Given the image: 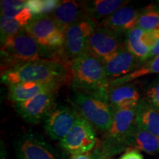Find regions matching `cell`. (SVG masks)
I'll return each instance as SVG.
<instances>
[{"instance_id":"1","label":"cell","mask_w":159,"mask_h":159,"mask_svg":"<svg viewBox=\"0 0 159 159\" xmlns=\"http://www.w3.org/2000/svg\"><path fill=\"white\" fill-rule=\"evenodd\" d=\"M69 73L75 91L108 101L111 80L101 60L86 52L70 63Z\"/></svg>"},{"instance_id":"2","label":"cell","mask_w":159,"mask_h":159,"mask_svg":"<svg viewBox=\"0 0 159 159\" xmlns=\"http://www.w3.org/2000/svg\"><path fill=\"white\" fill-rule=\"evenodd\" d=\"M64 63L41 59L22 63L2 72V83L7 85L24 83L64 82L69 77Z\"/></svg>"},{"instance_id":"3","label":"cell","mask_w":159,"mask_h":159,"mask_svg":"<svg viewBox=\"0 0 159 159\" xmlns=\"http://www.w3.org/2000/svg\"><path fill=\"white\" fill-rule=\"evenodd\" d=\"M48 51L43 48L25 28L2 43L1 55L4 71L22 63L41 59H47Z\"/></svg>"},{"instance_id":"4","label":"cell","mask_w":159,"mask_h":159,"mask_svg":"<svg viewBox=\"0 0 159 159\" xmlns=\"http://www.w3.org/2000/svg\"><path fill=\"white\" fill-rule=\"evenodd\" d=\"M136 108L115 110L110 128L103 135L99 144L108 156L113 157L128 150L130 135L136 125Z\"/></svg>"},{"instance_id":"5","label":"cell","mask_w":159,"mask_h":159,"mask_svg":"<svg viewBox=\"0 0 159 159\" xmlns=\"http://www.w3.org/2000/svg\"><path fill=\"white\" fill-rule=\"evenodd\" d=\"M76 108L93 128L102 131L108 130L114 117V110L107 100L93 95L75 91L73 97Z\"/></svg>"},{"instance_id":"6","label":"cell","mask_w":159,"mask_h":159,"mask_svg":"<svg viewBox=\"0 0 159 159\" xmlns=\"http://www.w3.org/2000/svg\"><path fill=\"white\" fill-rule=\"evenodd\" d=\"M25 30L47 51L63 49L66 29L50 15L34 17Z\"/></svg>"},{"instance_id":"7","label":"cell","mask_w":159,"mask_h":159,"mask_svg":"<svg viewBox=\"0 0 159 159\" xmlns=\"http://www.w3.org/2000/svg\"><path fill=\"white\" fill-rule=\"evenodd\" d=\"M13 146L17 159H65L58 150L33 131L19 134Z\"/></svg>"},{"instance_id":"8","label":"cell","mask_w":159,"mask_h":159,"mask_svg":"<svg viewBox=\"0 0 159 159\" xmlns=\"http://www.w3.org/2000/svg\"><path fill=\"white\" fill-rule=\"evenodd\" d=\"M97 139L93 126L80 115L74 126L62 140L60 147L71 156L91 152L96 148Z\"/></svg>"},{"instance_id":"9","label":"cell","mask_w":159,"mask_h":159,"mask_svg":"<svg viewBox=\"0 0 159 159\" xmlns=\"http://www.w3.org/2000/svg\"><path fill=\"white\" fill-rule=\"evenodd\" d=\"M96 27L97 23L88 18L66 29L63 49L66 58L72 62L88 52L89 39Z\"/></svg>"},{"instance_id":"10","label":"cell","mask_w":159,"mask_h":159,"mask_svg":"<svg viewBox=\"0 0 159 159\" xmlns=\"http://www.w3.org/2000/svg\"><path fill=\"white\" fill-rule=\"evenodd\" d=\"M122 35L97 25L89 39L88 52L104 62L125 45Z\"/></svg>"},{"instance_id":"11","label":"cell","mask_w":159,"mask_h":159,"mask_svg":"<svg viewBox=\"0 0 159 159\" xmlns=\"http://www.w3.org/2000/svg\"><path fill=\"white\" fill-rule=\"evenodd\" d=\"M79 113L64 105H55L43 120V128L52 140L61 141L74 126Z\"/></svg>"},{"instance_id":"12","label":"cell","mask_w":159,"mask_h":159,"mask_svg":"<svg viewBox=\"0 0 159 159\" xmlns=\"http://www.w3.org/2000/svg\"><path fill=\"white\" fill-rule=\"evenodd\" d=\"M57 91H46L25 102L15 103L16 111L26 122L38 124L43 121L55 106Z\"/></svg>"},{"instance_id":"13","label":"cell","mask_w":159,"mask_h":159,"mask_svg":"<svg viewBox=\"0 0 159 159\" xmlns=\"http://www.w3.org/2000/svg\"><path fill=\"white\" fill-rule=\"evenodd\" d=\"M103 63L107 76L110 80H112L133 72L143 63L134 56L125 44Z\"/></svg>"},{"instance_id":"14","label":"cell","mask_w":159,"mask_h":159,"mask_svg":"<svg viewBox=\"0 0 159 159\" xmlns=\"http://www.w3.org/2000/svg\"><path fill=\"white\" fill-rule=\"evenodd\" d=\"M50 16L64 29L89 18L88 2L61 1Z\"/></svg>"},{"instance_id":"15","label":"cell","mask_w":159,"mask_h":159,"mask_svg":"<svg viewBox=\"0 0 159 159\" xmlns=\"http://www.w3.org/2000/svg\"><path fill=\"white\" fill-rule=\"evenodd\" d=\"M142 11V10H138L126 5L119 9L110 16L99 21L97 25L123 34L136 27L137 21Z\"/></svg>"},{"instance_id":"16","label":"cell","mask_w":159,"mask_h":159,"mask_svg":"<svg viewBox=\"0 0 159 159\" xmlns=\"http://www.w3.org/2000/svg\"><path fill=\"white\" fill-rule=\"evenodd\" d=\"M140 93L131 83L111 85L108 91V102L114 110L136 108L140 102Z\"/></svg>"},{"instance_id":"17","label":"cell","mask_w":159,"mask_h":159,"mask_svg":"<svg viewBox=\"0 0 159 159\" xmlns=\"http://www.w3.org/2000/svg\"><path fill=\"white\" fill-rule=\"evenodd\" d=\"M156 39L150 33L135 27L127 33L125 44L126 48L141 62L148 61Z\"/></svg>"},{"instance_id":"18","label":"cell","mask_w":159,"mask_h":159,"mask_svg":"<svg viewBox=\"0 0 159 159\" xmlns=\"http://www.w3.org/2000/svg\"><path fill=\"white\" fill-rule=\"evenodd\" d=\"M63 82L24 83L8 85V98L14 103L23 102L49 91H58Z\"/></svg>"},{"instance_id":"19","label":"cell","mask_w":159,"mask_h":159,"mask_svg":"<svg viewBox=\"0 0 159 159\" xmlns=\"http://www.w3.org/2000/svg\"><path fill=\"white\" fill-rule=\"evenodd\" d=\"M136 123L142 128L159 137V107L147 99H141L137 105Z\"/></svg>"},{"instance_id":"20","label":"cell","mask_w":159,"mask_h":159,"mask_svg":"<svg viewBox=\"0 0 159 159\" xmlns=\"http://www.w3.org/2000/svg\"><path fill=\"white\" fill-rule=\"evenodd\" d=\"M129 149L143 151L150 155L158 153L159 152V137L142 128L136 123L129 139L128 150Z\"/></svg>"},{"instance_id":"21","label":"cell","mask_w":159,"mask_h":159,"mask_svg":"<svg viewBox=\"0 0 159 159\" xmlns=\"http://www.w3.org/2000/svg\"><path fill=\"white\" fill-rule=\"evenodd\" d=\"M27 3V1L22 0L1 1V15L19 21L25 28L33 19Z\"/></svg>"},{"instance_id":"22","label":"cell","mask_w":159,"mask_h":159,"mask_svg":"<svg viewBox=\"0 0 159 159\" xmlns=\"http://www.w3.org/2000/svg\"><path fill=\"white\" fill-rule=\"evenodd\" d=\"M128 1L122 0H94L88 2L89 18L99 23L113 13L127 5Z\"/></svg>"},{"instance_id":"23","label":"cell","mask_w":159,"mask_h":159,"mask_svg":"<svg viewBox=\"0 0 159 159\" xmlns=\"http://www.w3.org/2000/svg\"><path fill=\"white\" fill-rule=\"evenodd\" d=\"M152 74H159V55L154 58L149 60L146 63H142L138 69H136V70H134L130 74L120 77V78L111 80L110 85H116L128 83L136 79Z\"/></svg>"},{"instance_id":"24","label":"cell","mask_w":159,"mask_h":159,"mask_svg":"<svg viewBox=\"0 0 159 159\" xmlns=\"http://www.w3.org/2000/svg\"><path fill=\"white\" fill-rule=\"evenodd\" d=\"M136 27L143 30L152 33L159 30V12L153 6L142 10L137 21Z\"/></svg>"},{"instance_id":"25","label":"cell","mask_w":159,"mask_h":159,"mask_svg":"<svg viewBox=\"0 0 159 159\" xmlns=\"http://www.w3.org/2000/svg\"><path fill=\"white\" fill-rule=\"evenodd\" d=\"M57 0H30L27 1V7L33 17L50 15L59 5Z\"/></svg>"},{"instance_id":"26","label":"cell","mask_w":159,"mask_h":159,"mask_svg":"<svg viewBox=\"0 0 159 159\" xmlns=\"http://www.w3.org/2000/svg\"><path fill=\"white\" fill-rule=\"evenodd\" d=\"M0 29H1V43L5 41L10 37L17 34L19 32L25 28V27L20 24L19 21L14 19L1 15L0 19Z\"/></svg>"},{"instance_id":"27","label":"cell","mask_w":159,"mask_h":159,"mask_svg":"<svg viewBox=\"0 0 159 159\" xmlns=\"http://www.w3.org/2000/svg\"><path fill=\"white\" fill-rule=\"evenodd\" d=\"M145 99L159 107V76L155 78L147 87Z\"/></svg>"},{"instance_id":"28","label":"cell","mask_w":159,"mask_h":159,"mask_svg":"<svg viewBox=\"0 0 159 159\" xmlns=\"http://www.w3.org/2000/svg\"><path fill=\"white\" fill-rule=\"evenodd\" d=\"M119 159H144L139 151L134 149H129L123 153Z\"/></svg>"},{"instance_id":"29","label":"cell","mask_w":159,"mask_h":159,"mask_svg":"<svg viewBox=\"0 0 159 159\" xmlns=\"http://www.w3.org/2000/svg\"><path fill=\"white\" fill-rule=\"evenodd\" d=\"M90 154L91 159H114L113 157L108 156V155L105 154L102 150L99 145L96 147L94 150L91 151Z\"/></svg>"},{"instance_id":"30","label":"cell","mask_w":159,"mask_h":159,"mask_svg":"<svg viewBox=\"0 0 159 159\" xmlns=\"http://www.w3.org/2000/svg\"><path fill=\"white\" fill-rule=\"evenodd\" d=\"M158 55H159V37L156 40L153 46H152V49H151V52H150V54L149 55L148 61L149 60L154 58V57L158 56Z\"/></svg>"},{"instance_id":"31","label":"cell","mask_w":159,"mask_h":159,"mask_svg":"<svg viewBox=\"0 0 159 159\" xmlns=\"http://www.w3.org/2000/svg\"><path fill=\"white\" fill-rule=\"evenodd\" d=\"M71 159H91V158L90 152H89V153L71 156Z\"/></svg>"},{"instance_id":"32","label":"cell","mask_w":159,"mask_h":159,"mask_svg":"<svg viewBox=\"0 0 159 159\" xmlns=\"http://www.w3.org/2000/svg\"><path fill=\"white\" fill-rule=\"evenodd\" d=\"M153 7H155V9H156V11H158L159 12V2L156 6H153Z\"/></svg>"}]
</instances>
